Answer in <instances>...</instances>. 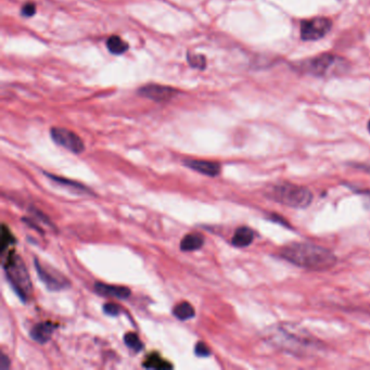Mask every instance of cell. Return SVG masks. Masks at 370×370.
<instances>
[{"label": "cell", "mask_w": 370, "mask_h": 370, "mask_svg": "<svg viewBox=\"0 0 370 370\" xmlns=\"http://www.w3.org/2000/svg\"><path fill=\"white\" fill-rule=\"evenodd\" d=\"M95 290L100 295L113 296V297H115V299H119V300H126L132 294V291L127 287L112 286V285L102 284V283L96 284Z\"/></svg>", "instance_id": "obj_11"}, {"label": "cell", "mask_w": 370, "mask_h": 370, "mask_svg": "<svg viewBox=\"0 0 370 370\" xmlns=\"http://www.w3.org/2000/svg\"><path fill=\"white\" fill-rule=\"evenodd\" d=\"M187 59L190 66L198 70H204L206 67V59L203 54H196L192 52H188Z\"/></svg>", "instance_id": "obj_20"}, {"label": "cell", "mask_w": 370, "mask_h": 370, "mask_svg": "<svg viewBox=\"0 0 370 370\" xmlns=\"http://www.w3.org/2000/svg\"><path fill=\"white\" fill-rule=\"evenodd\" d=\"M144 368H153V369H167L173 368V366L168 361L161 358L158 354H152L148 356L143 363Z\"/></svg>", "instance_id": "obj_17"}, {"label": "cell", "mask_w": 370, "mask_h": 370, "mask_svg": "<svg viewBox=\"0 0 370 370\" xmlns=\"http://www.w3.org/2000/svg\"><path fill=\"white\" fill-rule=\"evenodd\" d=\"M124 342L128 349H131L132 351H134L136 353L140 352L143 349V344H142L141 340L139 339V336L134 332L126 333L124 336Z\"/></svg>", "instance_id": "obj_19"}, {"label": "cell", "mask_w": 370, "mask_h": 370, "mask_svg": "<svg viewBox=\"0 0 370 370\" xmlns=\"http://www.w3.org/2000/svg\"><path fill=\"white\" fill-rule=\"evenodd\" d=\"M295 69L312 76L330 77L343 74L348 70V62L337 55L325 53L296 63Z\"/></svg>", "instance_id": "obj_3"}, {"label": "cell", "mask_w": 370, "mask_h": 370, "mask_svg": "<svg viewBox=\"0 0 370 370\" xmlns=\"http://www.w3.org/2000/svg\"><path fill=\"white\" fill-rule=\"evenodd\" d=\"M34 264H35V267H36L39 279L43 281V284L47 287L48 290L60 291L70 286V283L67 278L60 276L59 273H53L51 270L46 269L44 266L40 265V263L37 259L34 260Z\"/></svg>", "instance_id": "obj_8"}, {"label": "cell", "mask_w": 370, "mask_h": 370, "mask_svg": "<svg viewBox=\"0 0 370 370\" xmlns=\"http://www.w3.org/2000/svg\"><path fill=\"white\" fill-rule=\"evenodd\" d=\"M15 243V238L11 235L10 230H8L5 225H3V234H2V251L5 252L7 248L10 244Z\"/></svg>", "instance_id": "obj_21"}, {"label": "cell", "mask_w": 370, "mask_h": 370, "mask_svg": "<svg viewBox=\"0 0 370 370\" xmlns=\"http://www.w3.org/2000/svg\"><path fill=\"white\" fill-rule=\"evenodd\" d=\"M195 353L198 357H207L211 355V350L204 342H198L195 348Z\"/></svg>", "instance_id": "obj_23"}, {"label": "cell", "mask_w": 370, "mask_h": 370, "mask_svg": "<svg viewBox=\"0 0 370 370\" xmlns=\"http://www.w3.org/2000/svg\"><path fill=\"white\" fill-rule=\"evenodd\" d=\"M4 269L9 284L20 299L26 302L32 293V283L28 271L19 255L11 252L4 263Z\"/></svg>", "instance_id": "obj_5"}, {"label": "cell", "mask_w": 370, "mask_h": 370, "mask_svg": "<svg viewBox=\"0 0 370 370\" xmlns=\"http://www.w3.org/2000/svg\"><path fill=\"white\" fill-rule=\"evenodd\" d=\"M177 94V90L173 87L163 86L159 84H149L141 87L138 90V95L141 97L151 99L157 102H163L172 99Z\"/></svg>", "instance_id": "obj_9"}, {"label": "cell", "mask_w": 370, "mask_h": 370, "mask_svg": "<svg viewBox=\"0 0 370 370\" xmlns=\"http://www.w3.org/2000/svg\"><path fill=\"white\" fill-rule=\"evenodd\" d=\"M107 47L111 53L113 54H123L128 50V44L118 36H111L107 40Z\"/></svg>", "instance_id": "obj_16"}, {"label": "cell", "mask_w": 370, "mask_h": 370, "mask_svg": "<svg viewBox=\"0 0 370 370\" xmlns=\"http://www.w3.org/2000/svg\"><path fill=\"white\" fill-rule=\"evenodd\" d=\"M254 240V231L245 226L239 227L231 239L232 245L236 248H246L250 245Z\"/></svg>", "instance_id": "obj_13"}, {"label": "cell", "mask_w": 370, "mask_h": 370, "mask_svg": "<svg viewBox=\"0 0 370 370\" xmlns=\"http://www.w3.org/2000/svg\"><path fill=\"white\" fill-rule=\"evenodd\" d=\"M204 244V237L199 234V232H192L188 234L181 239L180 242V250L183 252H191L197 251L201 249Z\"/></svg>", "instance_id": "obj_14"}, {"label": "cell", "mask_w": 370, "mask_h": 370, "mask_svg": "<svg viewBox=\"0 0 370 370\" xmlns=\"http://www.w3.org/2000/svg\"><path fill=\"white\" fill-rule=\"evenodd\" d=\"M266 337L276 348L297 356H309L321 348L318 340L305 329L294 324L281 323L271 326Z\"/></svg>", "instance_id": "obj_1"}, {"label": "cell", "mask_w": 370, "mask_h": 370, "mask_svg": "<svg viewBox=\"0 0 370 370\" xmlns=\"http://www.w3.org/2000/svg\"><path fill=\"white\" fill-rule=\"evenodd\" d=\"M368 131H369V133H370V120L368 122Z\"/></svg>", "instance_id": "obj_26"}, {"label": "cell", "mask_w": 370, "mask_h": 370, "mask_svg": "<svg viewBox=\"0 0 370 370\" xmlns=\"http://www.w3.org/2000/svg\"><path fill=\"white\" fill-rule=\"evenodd\" d=\"M268 196L276 202L294 208H305L313 201L312 191L291 182H280L273 184L268 190Z\"/></svg>", "instance_id": "obj_4"}, {"label": "cell", "mask_w": 370, "mask_h": 370, "mask_svg": "<svg viewBox=\"0 0 370 370\" xmlns=\"http://www.w3.org/2000/svg\"><path fill=\"white\" fill-rule=\"evenodd\" d=\"M280 255L296 266L311 270H326L336 264V257L330 250L306 242L288 244L281 249Z\"/></svg>", "instance_id": "obj_2"}, {"label": "cell", "mask_w": 370, "mask_h": 370, "mask_svg": "<svg viewBox=\"0 0 370 370\" xmlns=\"http://www.w3.org/2000/svg\"><path fill=\"white\" fill-rule=\"evenodd\" d=\"M55 326L51 321H44L35 325L29 332L32 339L39 344H45L51 339Z\"/></svg>", "instance_id": "obj_12"}, {"label": "cell", "mask_w": 370, "mask_h": 370, "mask_svg": "<svg viewBox=\"0 0 370 370\" xmlns=\"http://www.w3.org/2000/svg\"><path fill=\"white\" fill-rule=\"evenodd\" d=\"M102 309H103V313H106L108 316H111V317L118 316L120 314V311H122L120 306H118V305L115 303H106L103 305Z\"/></svg>", "instance_id": "obj_22"}, {"label": "cell", "mask_w": 370, "mask_h": 370, "mask_svg": "<svg viewBox=\"0 0 370 370\" xmlns=\"http://www.w3.org/2000/svg\"><path fill=\"white\" fill-rule=\"evenodd\" d=\"M46 175L49 177L51 180L58 182L60 184H64V186H70V188H73V189H76V190H79V191H84V192L89 191L87 187H85L84 184H82L80 182H77V181H74V180H70L68 178H63V177L55 176V175H52V174H49V173H46Z\"/></svg>", "instance_id": "obj_18"}, {"label": "cell", "mask_w": 370, "mask_h": 370, "mask_svg": "<svg viewBox=\"0 0 370 370\" xmlns=\"http://www.w3.org/2000/svg\"><path fill=\"white\" fill-rule=\"evenodd\" d=\"M36 12V6L34 4L32 3H27L23 6L22 10H21V13L23 17H26V18H30L33 17V15L35 14Z\"/></svg>", "instance_id": "obj_24"}, {"label": "cell", "mask_w": 370, "mask_h": 370, "mask_svg": "<svg viewBox=\"0 0 370 370\" xmlns=\"http://www.w3.org/2000/svg\"><path fill=\"white\" fill-rule=\"evenodd\" d=\"M183 164L187 167L191 168L200 174H203L205 176L215 177L221 173V165L217 162H212V161H204V160H186L183 161Z\"/></svg>", "instance_id": "obj_10"}, {"label": "cell", "mask_w": 370, "mask_h": 370, "mask_svg": "<svg viewBox=\"0 0 370 370\" xmlns=\"http://www.w3.org/2000/svg\"><path fill=\"white\" fill-rule=\"evenodd\" d=\"M50 136L55 143L75 155L82 153L85 150V144L82 138L74 132L67 130V128L52 127L50 130Z\"/></svg>", "instance_id": "obj_6"}, {"label": "cell", "mask_w": 370, "mask_h": 370, "mask_svg": "<svg viewBox=\"0 0 370 370\" xmlns=\"http://www.w3.org/2000/svg\"><path fill=\"white\" fill-rule=\"evenodd\" d=\"M332 27V21L328 18H314L301 23V38L303 40H318L325 37Z\"/></svg>", "instance_id": "obj_7"}, {"label": "cell", "mask_w": 370, "mask_h": 370, "mask_svg": "<svg viewBox=\"0 0 370 370\" xmlns=\"http://www.w3.org/2000/svg\"><path fill=\"white\" fill-rule=\"evenodd\" d=\"M173 315L179 320H188L196 315L195 309L188 302H180L173 309Z\"/></svg>", "instance_id": "obj_15"}, {"label": "cell", "mask_w": 370, "mask_h": 370, "mask_svg": "<svg viewBox=\"0 0 370 370\" xmlns=\"http://www.w3.org/2000/svg\"><path fill=\"white\" fill-rule=\"evenodd\" d=\"M9 366H10V360H9V358H8L5 355V354H3V355H2V363H0V369L5 370V369L9 368Z\"/></svg>", "instance_id": "obj_25"}]
</instances>
